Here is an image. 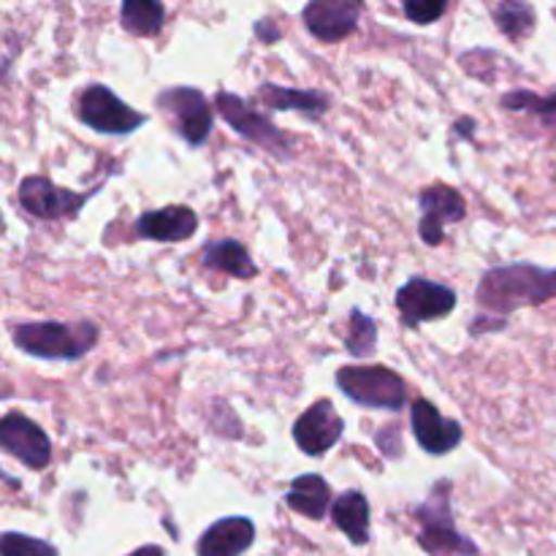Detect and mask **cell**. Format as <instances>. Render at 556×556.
<instances>
[{"label":"cell","instance_id":"15","mask_svg":"<svg viewBox=\"0 0 556 556\" xmlns=\"http://www.w3.org/2000/svg\"><path fill=\"white\" fill-rule=\"evenodd\" d=\"M195 231H199V215L185 204L141 212L136 220V233L141 239H152V242H188Z\"/></svg>","mask_w":556,"mask_h":556},{"label":"cell","instance_id":"23","mask_svg":"<svg viewBox=\"0 0 556 556\" xmlns=\"http://www.w3.org/2000/svg\"><path fill=\"white\" fill-rule=\"evenodd\" d=\"M345 348L353 358H367L378 351V324L358 307H353L348 315Z\"/></svg>","mask_w":556,"mask_h":556},{"label":"cell","instance_id":"16","mask_svg":"<svg viewBox=\"0 0 556 556\" xmlns=\"http://www.w3.org/2000/svg\"><path fill=\"white\" fill-rule=\"evenodd\" d=\"M255 543V525L248 516H226L199 538V556H242Z\"/></svg>","mask_w":556,"mask_h":556},{"label":"cell","instance_id":"21","mask_svg":"<svg viewBox=\"0 0 556 556\" xmlns=\"http://www.w3.org/2000/svg\"><path fill=\"white\" fill-rule=\"evenodd\" d=\"M163 22H166V5L157 0H125L119 5V25L130 36H157L163 30Z\"/></svg>","mask_w":556,"mask_h":556},{"label":"cell","instance_id":"24","mask_svg":"<svg viewBox=\"0 0 556 556\" xmlns=\"http://www.w3.org/2000/svg\"><path fill=\"white\" fill-rule=\"evenodd\" d=\"M0 554L3 556H60L52 543L41 538L22 535V532H3L0 538Z\"/></svg>","mask_w":556,"mask_h":556},{"label":"cell","instance_id":"13","mask_svg":"<svg viewBox=\"0 0 556 556\" xmlns=\"http://www.w3.org/2000/svg\"><path fill=\"white\" fill-rule=\"evenodd\" d=\"M362 11L364 3L358 0H313L302 9V20L309 36L326 43H337L356 33Z\"/></svg>","mask_w":556,"mask_h":556},{"label":"cell","instance_id":"7","mask_svg":"<svg viewBox=\"0 0 556 556\" xmlns=\"http://www.w3.org/2000/svg\"><path fill=\"white\" fill-rule=\"evenodd\" d=\"M76 112L87 128L103 136H128L147 123V114L136 112L112 87L101 81H92L79 92Z\"/></svg>","mask_w":556,"mask_h":556},{"label":"cell","instance_id":"30","mask_svg":"<svg viewBox=\"0 0 556 556\" xmlns=\"http://www.w3.org/2000/svg\"><path fill=\"white\" fill-rule=\"evenodd\" d=\"M128 556H166V552H163L161 546H141V548H136L134 554H128Z\"/></svg>","mask_w":556,"mask_h":556},{"label":"cell","instance_id":"18","mask_svg":"<svg viewBox=\"0 0 556 556\" xmlns=\"http://www.w3.org/2000/svg\"><path fill=\"white\" fill-rule=\"evenodd\" d=\"M282 500H286V505L293 514H302L313 521L326 519V510H331V505H334L331 486L318 472H304V476L293 478L291 489H288Z\"/></svg>","mask_w":556,"mask_h":556},{"label":"cell","instance_id":"5","mask_svg":"<svg viewBox=\"0 0 556 556\" xmlns=\"http://www.w3.org/2000/svg\"><path fill=\"white\" fill-rule=\"evenodd\" d=\"M157 112L168 119L174 134L190 147H204L215 128V112L199 87L177 85L166 87L155 98Z\"/></svg>","mask_w":556,"mask_h":556},{"label":"cell","instance_id":"10","mask_svg":"<svg viewBox=\"0 0 556 556\" xmlns=\"http://www.w3.org/2000/svg\"><path fill=\"white\" fill-rule=\"evenodd\" d=\"M418 210H421L418 237L427 248H440L445 239V226L465 220L467 201L456 188L434 182L418 193Z\"/></svg>","mask_w":556,"mask_h":556},{"label":"cell","instance_id":"1","mask_svg":"<svg viewBox=\"0 0 556 556\" xmlns=\"http://www.w3.org/2000/svg\"><path fill=\"white\" fill-rule=\"evenodd\" d=\"M556 296V269L527 264L492 266L481 277L476 291V302L483 315L470 324V334L505 329V318L521 307H535Z\"/></svg>","mask_w":556,"mask_h":556},{"label":"cell","instance_id":"11","mask_svg":"<svg viewBox=\"0 0 556 556\" xmlns=\"http://www.w3.org/2000/svg\"><path fill=\"white\" fill-rule=\"evenodd\" d=\"M342 434H345V421L331 400L313 402L293 424V443L304 456H313V459L329 454L340 443Z\"/></svg>","mask_w":556,"mask_h":556},{"label":"cell","instance_id":"14","mask_svg":"<svg viewBox=\"0 0 556 556\" xmlns=\"http://www.w3.org/2000/svg\"><path fill=\"white\" fill-rule=\"evenodd\" d=\"M410 427L416 434V443L429 456H445L462 443V424L454 418H445L438 405L429 400H416L410 405Z\"/></svg>","mask_w":556,"mask_h":556},{"label":"cell","instance_id":"26","mask_svg":"<svg viewBox=\"0 0 556 556\" xmlns=\"http://www.w3.org/2000/svg\"><path fill=\"white\" fill-rule=\"evenodd\" d=\"M448 3L445 0H405L402 3V14L416 25H432V22L443 20Z\"/></svg>","mask_w":556,"mask_h":556},{"label":"cell","instance_id":"4","mask_svg":"<svg viewBox=\"0 0 556 556\" xmlns=\"http://www.w3.org/2000/svg\"><path fill=\"white\" fill-rule=\"evenodd\" d=\"M337 389L351 402L375 410L400 413L407 407V383L400 372L383 364L372 367H340L337 369Z\"/></svg>","mask_w":556,"mask_h":556},{"label":"cell","instance_id":"6","mask_svg":"<svg viewBox=\"0 0 556 556\" xmlns=\"http://www.w3.org/2000/svg\"><path fill=\"white\" fill-rule=\"evenodd\" d=\"M217 114L237 130L242 139H248L250 144L261 147V150L271 152L280 161H291L293 155V141L266 117L264 112H258L255 106H250V101H244L242 96H233L228 90H217L215 96Z\"/></svg>","mask_w":556,"mask_h":556},{"label":"cell","instance_id":"3","mask_svg":"<svg viewBox=\"0 0 556 556\" xmlns=\"http://www.w3.org/2000/svg\"><path fill=\"white\" fill-rule=\"evenodd\" d=\"M451 481H440L429 492L427 503L416 505L410 510L421 525L418 543L432 556H478V546L470 538L462 535L454 525V510H451Z\"/></svg>","mask_w":556,"mask_h":556},{"label":"cell","instance_id":"17","mask_svg":"<svg viewBox=\"0 0 556 556\" xmlns=\"http://www.w3.org/2000/svg\"><path fill=\"white\" fill-rule=\"evenodd\" d=\"M258 101L271 112H299L309 119H318L329 112V96L320 90H299V87H282L275 81H264L255 90Z\"/></svg>","mask_w":556,"mask_h":556},{"label":"cell","instance_id":"9","mask_svg":"<svg viewBox=\"0 0 556 556\" xmlns=\"http://www.w3.org/2000/svg\"><path fill=\"white\" fill-rule=\"evenodd\" d=\"M101 190V185H96L87 193H76V190L60 188L49 177L41 174H33L20 182V206L33 215L36 220H63V217L79 215L81 206L92 199V195Z\"/></svg>","mask_w":556,"mask_h":556},{"label":"cell","instance_id":"20","mask_svg":"<svg viewBox=\"0 0 556 556\" xmlns=\"http://www.w3.org/2000/svg\"><path fill=\"white\" fill-rule=\"evenodd\" d=\"M369 516H372L369 500L358 489H348L331 505V521L342 535H348L353 546L369 543Z\"/></svg>","mask_w":556,"mask_h":556},{"label":"cell","instance_id":"12","mask_svg":"<svg viewBox=\"0 0 556 556\" xmlns=\"http://www.w3.org/2000/svg\"><path fill=\"white\" fill-rule=\"evenodd\" d=\"M0 445L27 470H43L52 462V440L25 413H5L0 421Z\"/></svg>","mask_w":556,"mask_h":556},{"label":"cell","instance_id":"8","mask_svg":"<svg viewBox=\"0 0 556 556\" xmlns=\"http://www.w3.org/2000/svg\"><path fill=\"white\" fill-rule=\"evenodd\" d=\"M456 302H459V296H456L454 288L429 280V277H410L396 291V309H400V318L407 329H418L427 320L448 318L456 309Z\"/></svg>","mask_w":556,"mask_h":556},{"label":"cell","instance_id":"27","mask_svg":"<svg viewBox=\"0 0 556 556\" xmlns=\"http://www.w3.org/2000/svg\"><path fill=\"white\" fill-rule=\"evenodd\" d=\"M375 443H378V448L383 451V456H389V459H400L402 451H405V445H402V434H400V429H396V424L380 427L378 434H375Z\"/></svg>","mask_w":556,"mask_h":556},{"label":"cell","instance_id":"19","mask_svg":"<svg viewBox=\"0 0 556 556\" xmlns=\"http://www.w3.org/2000/svg\"><path fill=\"white\" fill-rule=\"evenodd\" d=\"M201 266L239 277V280L258 277V266H255L253 255L239 239H212V242H206L204 250H201Z\"/></svg>","mask_w":556,"mask_h":556},{"label":"cell","instance_id":"29","mask_svg":"<svg viewBox=\"0 0 556 556\" xmlns=\"http://www.w3.org/2000/svg\"><path fill=\"white\" fill-rule=\"evenodd\" d=\"M472 130H476V119L472 117H462L459 123H454V134L459 139H472Z\"/></svg>","mask_w":556,"mask_h":556},{"label":"cell","instance_id":"28","mask_svg":"<svg viewBox=\"0 0 556 556\" xmlns=\"http://www.w3.org/2000/svg\"><path fill=\"white\" fill-rule=\"evenodd\" d=\"M255 36L261 38V43H277L280 41V27L275 25L271 20H258L255 22Z\"/></svg>","mask_w":556,"mask_h":556},{"label":"cell","instance_id":"22","mask_svg":"<svg viewBox=\"0 0 556 556\" xmlns=\"http://www.w3.org/2000/svg\"><path fill=\"white\" fill-rule=\"evenodd\" d=\"M492 14L500 30L508 38H514V41H521V38H527L535 30L538 16L530 3H521V0H503V3L494 5Z\"/></svg>","mask_w":556,"mask_h":556},{"label":"cell","instance_id":"25","mask_svg":"<svg viewBox=\"0 0 556 556\" xmlns=\"http://www.w3.org/2000/svg\"><path fill=\"white\" fill-rule=\"evenodd\" d=\"M503 106L508 112H532L541 117H552L556 114V92L554 96H538L530 90H514L503 96Z\"/></svg>","mask_w":556,"mask_h":556},{"label":"cell","instance_id":"2","mask_svg":"<svg viewBox=\"0 0 556 556\" xmlns=\"http://www.w3.org/2000/svg\"><path fill=\"white\" fill-rule=\"evenodd\" d=\"M101 329L92 320H25L11 329V342L25 356L43 362H79L96 348Z\"/></svg>","mask_w":556,"mask_h":556}]
</instances>
